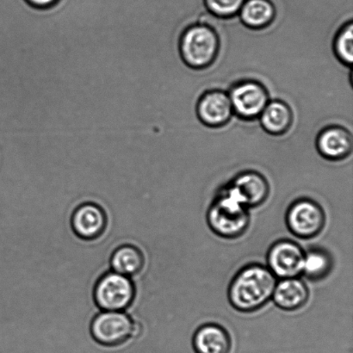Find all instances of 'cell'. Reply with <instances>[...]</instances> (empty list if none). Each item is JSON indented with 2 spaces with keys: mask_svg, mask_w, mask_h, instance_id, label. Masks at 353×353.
I'll return each instance as SVG.
<instances>
[{
  "mask_svg": "<svg viewBox=\"0 0 353 353\" xmlns=\"http://www.w3.org/2000/svg\"><path fill=\"white\" fill-rule=\"evenodd\" d=\"M310 299V290L299 278L280 279L276 282L272 300L280 310L296 311L306 305Z\"/></svg>",
  "mask_w": 353,
  "mask_h": 353,
  "instance_id": "4fadbf2b",
  "label": "cell"
},
{
  "mask_svg": "<svg viewBox=\"0 0 353 353\" xmlns=\"http://www.w3.org/2000/svg\"><path fill=\"white\" fill-rule=\"evenodd\" d=\"M243 26L248 29H266L276 19V10L271 0H245L240 12Z\"/></svg>",
  "mask_w": 353,
  "mask_h": 353,
  "instance_id": "e0dca14e",
  "label": "cell"
},
{
  "mask_svg": "<svg viewBox=\"0 0 353 353\" xmlns=\"http://www.w3.org/2000/svg\"><path fill=\"white\" fill-rule=\"evenodd\" d=\"M108 226V216L99 204L85 202L75 208L71 214L70 227L76 237L85 241L99 240Z\"/></svg>",
  "mask_w": 353,
  "mask_h": 353,
  "instance_id": "9c48e42d",
  "label": "cell"
},
{
  "mask_svg": "<svg viewBox=\"0 0 353 353\" xmlns=\"http://www.w3.org/2000/svg\"><path fill=\"white\" fill-rule=\"evenodd\" d=\"M276 285V278L268 268L261 264L248 265L232 279L228 301L239 312H255L272 299Z\"/></svg>",
  "mask_w": 353,
  "mask_h": 353,
  "instance_id": "6da1fadb",
  "label": "cell"
},
{
  "mask_svg": "<svg viewBox=\"0 0 353 353\" xmlns=\"http://www.w3.org/2000/svg\"><path fill=\"white\" fill-rule=\"evenodd\" d=\"M196 112L200 122L211 129L227 125L234 116L228 92L220 89L203 92L196 103Z\"/></svg>",
  "mask_w": 353,
  "mask_h": 353,
  "instance_id": "8fae6325",
  "label": "cell"
},
{
  "mask_svg": "<svg viewBox=\"0 0 353 353\" xmlns=\"http://www.w3.org/2000/svg\"><path fill=\"white\" fill-rule=\"evenodd\" d=\"M89 328L93 340L107 347L125 344L141 332V325L125 311H99L93 316Z\"/></svg>",
  "mask_w": 353,
  "mask_h": 353,
  "instance_id": "277c9868",
  "label": "cell"
},
{
  "mask_svg": "<svg viewBox=\"0 0 353 353\" xmlns=\"http://www.w3.org/2000/svg\"><path fill=\"white\" fill-rule=\"evenodd\" d=\"M137 296V287L129 276L107 271L93 286L92 299L99 311H126Z\"/></svg>",
  "mask_w": 353,
  "mask_h": 353,
  "instance_id": "5b68a950",
  "label": "cell"
},
{
  "mask_svg": "<svg viewBox=\"0 0 353 353\" xmlns=\"http://www.w3.org/2000/svg\"><path fill=\"white\" fill-rule=\"evenodd\" d=\"M327 216L323 207L307 197L290 204L286 212V226L290 233L303 240L316 237L324 230Z\"/></svg>",
  "mask_w": 353,
  "mask_h": 353,
  "instance_id": "52a82bcc",
  "label": "cell"
},
{
  "mask_svg": "<svg viewBox=\"0 0 353 353\" xmlns=\"http://www.w3.org/2000/svg\"><path fill=\"white\" fill-rule=\"evenodd\" d=\"M334 261L331 254L324 249L313 248L305 252L303 274L310 281H321L330 274Z\"/></svg>",
  "mask_w": 353,
  "mask_h": 353,
  "instance_id": "ac0fdd59",
  "label": "cell"
},
{
  "mask_svg": "<svg viewBox=\"0 0 353 353\" xmlns=\"http://www.w3.org/2000/svg\"><path fill=\"white\" fill-rule=\"evenodd\" d=\"M305 252L296 242L283 239L272 245L268 252V269L280 279L299 278L303 274Z\"/></svg>",
  "mask_w": 353,
  "mask_h": 353,
  "instance_id": "ba28073f",
  "label": "cell"
},
{
  "mask_svg": "<svg viewBox=\"0 0 353 353\" xmlns=\"http://www.w3.org/2000/svg\"><path fill=\"white\" fill-rule=\"evenodd\" d=\"M112 271L132 279L143 271L145 256L141 249L132 244H123L114 249L110 257Z\"/></svg>",
  "mask_w": 353,
  "mask_h": 353,
  "instance_id": "2e32d148",
  "label": "cell"
},
{
  "mask_svg": "<svg viewBox=\"0 0 353 353\" xmlns=\"http://www.w3.org/2000/svg\"><path fill=\"white\" fill-rule=\"evenodd\" d=\"M207 223L210 230L217 236L234 240L248 231L251 216L248 208L224 185L208 209Z\"/></svg>",
  "mask_w": 353,
  "mask_h": 353,
  "instance_id": "7a4b0ae2",
  "label": "cell"
},
{
  "mask_svg": "<svg viewBox=\"0 0 353 353\" xmlns=\"http://www.w3.org/2000/svg\"><path fill=\"white\" fill-rule=\"evenodd\" d=\"M335 57L345 67H351L353 61V23L350 20L340 28L334 38Z\"/></svg>",
  "mask_w": 353,
  "mask_h": 353,
  "instance_id": "d6986e66",
  "label": "cell"
},
{
  "mask_svg": "<svg viewBox=\"0 0 353 353\" xmlns=\"http://www.w3.org/2000/svg\"><path fill=\"white\" fill-rule=\"evenodd\" d=\"M262 129L273 137L286 134L293 124V112L290 106L283 100H270L268 105L259 117Z\"/></svg>",
  "mask_w": 353,
  "mask_h": 353,
  "instance_id": "9a60e30c",
  "label": "cell"
},
{
  "mask_svg": "<svg viewBox=\"0 0 353 353\" xmlns=\"http://www.w3.org/2000/svg\"><path fill=\"white\" fill-rule=\"evenodd\" d=\"M221 41L216 29L199 22L186 27L180 34L178 50L183 64L194 70H203L216 61Z\"/></svg>",
  "mask_w": 353,
  "mask_h": 353,
  "instance_id": "3957f363",
  "label": "cell"
},
{
  "mask_svg": "<svg viewBox=\"0 0 353 353\" xmlns=\"http://www.w3.org/2000/svg\"><path fill=\"white\" fill-rule=\"evenodd\" d=\"M245 0H204L211 15L221 19H230L238 15Z\"/></svg>",
  "mask_w": 353,
  "mask_h": 353,
  "instance_id": "ffe728a7",
  "label": "cell"
},
{
  "mask_svg": "<svg viewBox=\"0 0 353 353\" xmlns=\"http://www.w3.org/2000/svg\"><path fill=\"white\" fill-rule=\"evenodd\" d=\"M316 146L325 160L341 161L352 154V136L350 131L341 125L325 127L317 134Z\"/></svg>",
  "mask_w": 353,
  "mask_h": 353,
  "instance_id": "7c38bea8",
  "label": "cell"
},
{
  "mask_svg": "<svg viewBox=\"0 0 353 353\" xmlns=\"http://www.w3.org/2000/svg\"><path fill=\"white\" fill-rule=\"evenodd\" d=\"M192 347L195 353H230L231 336L219 324H204L194 334Z\"/></svg>",
  "mask_w": 353,
  "mask_h": 353,
  "instance_id": "5bb4252c",
  "label": "cell"
},
{
  "mask_svg": "<svg viewBox=\"0 0 353 353\" xmlns=\"http://www.w3.org/2000/svg\"><path fill=\"white\" fill-rule=\"evenodd\" d=\"M228 95L234 115L245 122L259 119L271 100L268 88L261 82L252 79L234 83L228 90Z\"/></svg>",
  "mask_w": 353,
  "mask_h": 353,
  "instance_id": "8992f818",
  "label": "cell"
},
{
  "mask_svg": "<svg viewBox=\"0 0 353 353\" xmlns=\"http://www.w3.org/2000/svg\"><path fill=\"white\" fill-rule=\"evenodd\" d=\"M31 8L37 10H48L57 6L61 0H23Z\"/></svg>",
  "mask_w": 353,
  "mask_h": 353,
  "instance_id": "44dd1931",
  "label": "cell"
},
{
  "mask_svg": "<svg viewBox=\"0 0 353 353\" xmlns=\"http://www.w3.org/2000/svg\"><path fill=\"white\" fill-rule=\"evenodd\" d=\"M225 185L248 210L264 204L271 192L265 176L252 170L240 172Z\"/></svg>",
  "mask_w": 353,
  "mask_h": 353,
  "instance_id": "30bf717a",
  "label": "cell"
}]
</instances>
